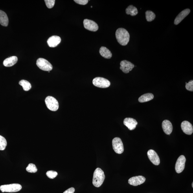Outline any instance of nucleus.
Listing matches in <instances>:
<instances>
[{"instance_id":"11","label":"nucleus","mask_w":193,"mask_h":193,"mask_svg":"<svg viewBox=\"0 0 193 193\" xmlns=\"http://www.w3.org/2000/svg\"><path fill=\"white\" fill-rule=\"evenodd\" d=\"M148 155L149 159L155 165H159L160 163V159L158 155L154 150H150L148 152Z\"/></svg>"},{"instance_id":"7","label":"nucleus","mask_w":193,"mask_h":193,"mask_svg":"<svg viewBox=\"0 0 193 193\" xmlns=\"http://www.w3.org/2000/svg\"><path fill=\"white\" fill-rule=\"evenodd\" d=\"M113 150L117 154H120L123 153L124 147L123 144L120 138L115 137L112 141Z\"/></svg>"},{"instance_id":"13","label":"nucleus","mask_w":193,"mask_h":193,"mask_svg":"<svg viewBox=\"0 0 193 193\" xmlns=\"http://www.w3.org/2000/svg\"><path fill=\"white\" fill-rule=\"evenodd\" d=\"M182 130L186 134L191 135L193 132V126L190 122L187 121H184L181 124Z\"/></svg>"},{"instance_id":"17","label":"nucleus","mask_w":193,"mask_h":193,"mask_svg":"<svg viewBox=\"0 0 193 193\" xmlns=\"http://www.w3.org/2000/svg\"><path fill=\"white\" fill-rule=\"evenodd\" d=\"M162 128L164 132L167 135H170L172 132L173 127L171 123L169 120H163L162 123Z\"/></svg>"},{"instance_id":"27","label":"nucleus","mask_w":193,"mask_h":193,"mask_svg":"<svg viewBox=\"0 0 193 193\" xmlns=\"http://www.w3.org/2000/svg\"><path fill=\"white\" fill-rule=\"evenodd\" d=\"M58 173L55 171H49L46 172L47 176L50 179H54L57 176Z\"/></svg>"},{"instance_id":"14","label":"nucleus","mask_w":193,"mask_h":193,"mask_svg":"<svg viewBox=\"0 0 193 193\" xmlns=\"http://www.w3.org/2000/svg\"><path fill=\"white\" fill-rule=\"evenodd\" d=\"M124 124L129 130H133L135 129L138 124V123L136 120L133 118H126L124 120Z\"/></svg>"},{"instance_id":"8","label":"nucleus","mask_w":193,"mask_h":193,"mask_svg":"<svg viewBox=\"0 0 193 193\" xmlns=\"http://www.w3.org/2000/svg\"><path fill=\"white\" fill-rule=\"evenodd\" d=\"M186 161V158L183 155L180 156L177 159L175 167L177 173L179 174L183 171L185 168Z\"/></svg>"},{"instance_id":"4","label":"nucleus","mask_w":193,"mask_h":193,"mask_svg":"<svg viewBox=\"0 0 193 193\" xmlns=\"http://www.w3.org/2000/svg\"><path fill=\"white\" fill-rule=\"evenodd\" d=\"M45 102L48 109L53 111H56L59 108V104L57 100L52 96H48L46 98Z\"/></svg>"},{"instance_id":"31","label":"nucleus","mask_w":193,"mask_h":193,"mask_svg":"<svg viewBox=\"0 0 193 193\" xmlns=\"http://www.w3.org/2000/svg\"><path fill=\"white\" fill-rule=\"evenodd\" d=\"M74 191H75L74 188L71 187L65 191L63 193H74Z\"/></svg>"},{"instance_id":"25","label":"nucleus","mask_w":193,"mask_h":193,"mask_svg":"<svg viewBox=\"0 0 193 193\" xmlns=\"http://www.w3.org/2000/svg\"><path fill=\"white\" fill-rule=\"evenodd\" d=\"M7 144V141L5 138L0 135V150L3 151L5 150Z\"/></svg>"},{"instance_id":"32","label":"nucleus","mask_w":193,"mask_h":193,"mask_svg":"<svg viewBox=\"0 0 193 193\" xmlns=\"http://www.w3.org/2000/svg\"><path fill=\"white\" fill-rule=\"evenodd\" d=\"M192 187H193V183H192Z\"/></svg>"},{"instance_id":"2","label":"nucleus","mask_w":193,"mask_h":193,"mask_svg":"<svg viewBox=\"0 0 193 193\" xmlns=\"http://www.w3.org/2000/svg\"><path fill=\"white\" fill-rule=\"evenodd\" d=\"M105 178L104 172L100 168H96L93 173V185L96 187H100L104 183Z\"/></svg>"},{"instance_id":"1","label":"nucleus","mask_w":193,"mask_h":193,"mask_svg":"<svg viewBox=\"0 0 193 193\" xmlns=\"http://www.w3.org/2000/svg\"><path fill=\"white\" fill-rule=\"evenodd\" d=\"M116 39L120 44L125 46L128 45L130 38L128 32L123 28H119L116 32Z\"/></svg>"},{"instance_id":"22","label":"nucleus","mask_w":193,"mask_h":193,"mask_svg":"<svg viewBox=\"0 0 193 193\" xmlns=\"http://www.w3.org/2000/svg\"><path fill=\"white\" fill-rule=\"evenodd\" d=\"M126 12L127 14L130 15L132 16H136L138 13L137 8L132 5L129 6L126 9Z\"/></svg>"},{"instance_id":"15","label":"nucleus","mask_w":193,"mask_h":193,"mask_svg":"<svg viewBox=\"0 0 193 193\" xmlns=\"http://www.w3.org/2000/svg\"><path fill=\"white\" fill-rule=\"evenodd\" d=\"M190 10L188 9H186L182 11L176 17L174 21V24L175 25H178L179 23L187 17L190 14Z\"/></svg>"},{"instance_id":"28","label":"nucleus","mask_w":193,"mask_h":193,"mask_svg":"<svg viewBox=\"0 0 193 193\" xmlns=\"http://www.w3.org/2000/svg\"><path fill=\"white\" fill-rule=\"evenodd\" d=\"M46 5L48 8H52L53 7L55 1V0H45Z\"/></svg>"},{"instance_id":"5","label":"nucleus","mask_w":193,"mask_h":193,"mask_svg":"<svg viewBox=\"0 0 193 193\" xmlns=\"http://www.w3.org/2000/svg\"><path fill=\"white\" fill-rule=\"evenodd\" d=\"M93 82L95 86L100 88H107L111 85L110 81L106 78L100 77L94 78Z\"/></svg>"},{"instance_id":"29","label":"nucleus","mask_w":193,"mask_h":193,"mask_svg":"<svg viewBox=\"0 0 193 193\" xmlns=\"http://www.w3.org/2000/svg\"><path fill=\"white\" fill-rule=\"evenodd\" d=\"M186 88L187 90L192 91H193V81L191 80L188 83H186Z\"/></svg>"},{"instance_id":"10","label":"nucleus","mask_w":193,"mask_h":193,"mask_svg":"<svg viewBox=\"0 0 193 193\" xmlns=\"http://www.w3.org/2000/svg\"><path fill=\"white\" fill-rule=\"evenodd\" d=\"M134 67V65L128 61H122L120 63V69L125 73H129Z\"/></svg>"},{"instance_id":"26","label":"nucleus","mask_w":193,"mask_h":193,"mask_svg":"<svg viewBox=\"0 0 193 193\" xmlns=\"http://www.w3.org/2000/svg\"><path fill=\"white\" fill-rule=\"evenodd\" d=\"M26 171L28 172L31 173H36L37 171V168L35 164L33 163H30L26 168Z\"/></svg>"},{"instance_id":"6","label":"nucleus","mask_w":193,"mask_h":193,"mask_svg":"<svg viewBox=\"0 0 193 193\" xmlns=\"http://www.w3.org/2000/svg\"><path fill=\"white\" fill-rule=\"evenodd\" d=\"M37 66L44 71H50L53 69V66L49 62L43 58H39L37 60L36 63Z\"/></svg>"},{"instance_id":"24","label":"nucleus","mask_w":193,"mask_h":193,"mask_svg":"<svg viewBox=\"0 0 193 193\" xmlns=\"http://www.w3.org/2000/svg\"><path fill=\"white\" fill-rule=\"evenodd\" d=\"M156 17L154 13L150 10H148L146 12V18L148 22H151L154 20Z\"/></svg>"},{"instance_id":"9","label":"nucleus","mask_w":193,"mask_h":193,"mask_svg":"<svg viewBox=\"0 0 193 193\" xmlns=\"http://www.w3.org/2000/svg\"><path fill=\"white\" fill-rule=\"evenodd\" d=\"M83 25L85 29L93 32H96L98 29V26L95 22L88 19H85Z\"/></svg>"},{"instance_id":"18","label":"nucleus","mask_w":193,"mask_h":193,"mask_svg":"<svg viewBox=\"0 0 193 193\" xmlns=\"http://www.w3.org/2000/svg\"><path fill=\"white\" fill-rule=\"evenodd\" d=\"M18 61L16 56H13L5 59L3 61V64L6 67H12L16 64Z\"/></svg>"},{"instance_id":"3","label":"nucleus","mask_w":193,"mask_h":193,"mask_svg":"<svg viewBox=\"0 0 193 193\" xmlns=\"http://www.w3.org/2000/svg\"><path fill=\"white\" fill-rule=\"evenodd\" d=\"M22 186L18 183H13L9 185H2L0 186V190L2 192H16L20 191Z\"/></svg>"},{"instance_id":"16","label":"nucleus","mask_w":193,"mask_h":193,"mask_svg":"<svg viewBox=\"0 0 193 193\" xmlns=\"http://www.w3.org/2000/svg\"><path fill=\"white\" fill-rule=\"evenodd\" d=\"M61 38L60 37L53 36L50 37L47 40V43L50 47H55L57 46L61 42Z\"/></svg>"},{"instance_id":"19","label":"nucleus","mask_w":193,"mask_h":193,"mask_svg":"<svg viewBox=\"0 0 193 193\" xmlns=\"http://www.w3.org/2000/svg\"><path fill=\"white\" fill-rule=\"evenodd\" d=\"M99 52L100 55L105 58L110 59L112 57V54L111 52L106 47H101Z\"/></svg>"},{"instance_id":"21","label":"nucleus","mask_w":193,"mask_h":193,"mask_svg":"<svg viewBox=\"0 0 193 193\" xmlns=\"http://www.w3.org/2000/svg\"><path fill=\"white\" fill-rule=\"evenodd\" d=\"M154 98V95L151 93H148L144 94L140 96L139 99V102L141 103H144L149 101Z\"/></svg>"},{"instance_id":"23","label":"nucleus","mask_w":193,"mask_h":193,"mask_svg":"<svg viewBox=\"0 0 193 193\" xmlns=\"http://www.w3.org/2000/svg\"><path fill=\"white\" fill-rule=\"evenodd\" d=\"M19 84L22 86L24 91H28L31 89V84L27 81L22 80L19 81Z\"/></svg>"},{"instance_id":"20","label":"nucleus","mask_w":193,"mask_h":193,"mask_svg":"<svg viewBox=\"0 0 193 193\" xmlns=\"http://www.w3.org/2000/svg\"><path fill=\"white\" fill-rule=\"evenodd\" d=\"M9 20L7 15L3 11L0 10V24L4 27L8 25Z\"/></svg>"},{"instance_id":"12","label":"nucleus","mask_w":193,"mask_h":193,"mask_svg":"<svg viewBox=\"0 0 193 193\" xmlns=\"http://www.w3.org/2000/svg\"><path fill=\"white\" fill-rule=\"evenodd\" d=\"M146 178L142 176H139L131 178L128 180V183L131 185L137 186L144 183Z\"/></svg>"},{"instance_id":"30","label":"nucleus","mask_w":193,"mask_h":193,"mask_svg":"<svg viewBox=\"0 0 193 193\" xmlns=\"http://www.w3.org/2000/svg\"><path fill=\"white\" fill-rule=\"evenodd\" d=\"M76 3L80 4V5H85L88 3V0H74Z\"/></svg>"}]
</instances>
